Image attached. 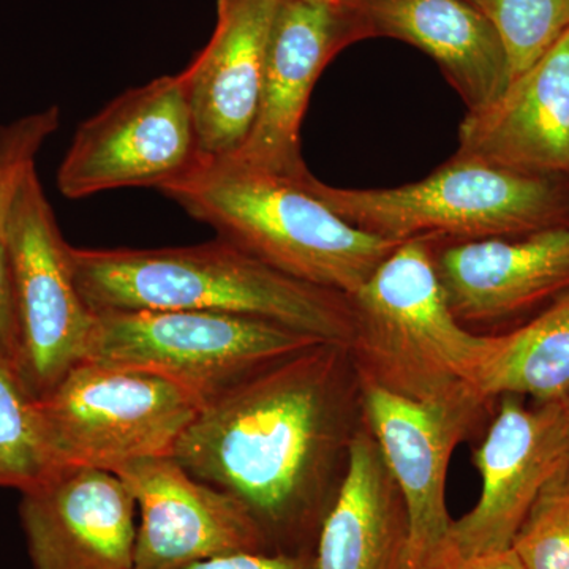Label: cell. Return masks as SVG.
I'll return each mask as SVG.
<instances>
[{"instance_id":"83f0119b","label":"cell","mask_w":569,"mask_h":569,"mask_svg":"<svg viewBox=\"0 0 569 569\" xmlns=\"http://www.w3.org/2000/svg\"><path fill=\"white\" fill-rule=\"evenodd\" d=\"M471 3H475V6L479 7V0H470Z\"/></svg>"},{"instance_id":"7c38bea8","label":"cell","mask_w":569,"mask_h":569,"mask_svg":"<svg viewBox=\"0 0 569 569\" xmlns=\"http://www.w3.org/2000/svg\"><path fill=\"white\" fill-rule=\"evenodd\" d=\"M367 39L365 22L346 0H280L257 118L244 144L233 153L236 159L287 178L305 171L299 137L310 93L339 52Z\"/></svg>"},{"instance_id":"ba28073f","label":"cell","mask_w":569,"mask_h":569,"mask_svg":"<svg viewBox=\"0 0 569 569\" xmlns=\"http://www.w3.org/2000/svg\"><path fill=\"white\" fill-rule=\"evenodd\" d=\"M11 277L17 309L18 370L37 400L86 361L97 313L82 298L70 249L39 173L26 176L11 206Z\"/></svg>"},{"instance_id":"9c48e42d","label":"cell","mask_w":569,"mask_h":569,"mask_svg":"<svg viewBox=\"0 0 569 569\" xmlns=\"http://www.w3.org/2000/svg\"><path fill=\"white\" fill-rule=\"evenodd\" d=\"M200 157L182 73L157 78L108 103L77 133L58 170L70 200L127 187H153L186 173Z\"/></svg>"},{"instance_id":"52a82bcc","label":"cell","mask_w":569,"mask_h":569,"mask_svg":"<svg viewBox=\"0 0 569 569\" xmlns=\"http://www.w3.org/2000/svg\"><path fill=\"white\" fill-rule=\"evenodd\" d=\"M56 466L116 471L171 456L200 400L151 373L81 362L39 400Z\"/></svg>"},{"instance_id":"2e32d148","label":"cell","mask_w":569,"mask_h":569,"mask_svg":"<svg viewBox=\"0 0 569 569\" xmlns=\"http://www.w3.org/2000/svg\"><path fill=\"white\" fill-rule=\"evenodd\" d=\"M280 0H217L211 39L182 70L200 156H233L257 118Z\"/></svg>"},{"instance_id":"5bb4252c","label":"cell","mask_w":569,"mask_h":569,"mask_svg":"<svg viewBox=\"0 0 569 569\" xmlns=\"http://www.w3.org/2000/svg\"><path fill=\"white\" fill-rule=\"evenodd\" d=\"M140 512L134 569H183L236 552H271L241 501L192 477L171 456L116 471Z\"/></svg>"},{"instance_id":"3957f363","label":"cell","mask_w":569,"mask_h":569,"mask_svg":"<svg viewBox=\"0 0 569 569\" xmlns=\"http://www.w3.org/2000/svg\"><path fill=\"white\" fill-rule=\"evenodd\" d=\"M159 190L219 238L272 268L348 296L399 246L351 227L298 179L234 156H200Z\"/></svg>"},{"instance_id":"ffe728a7","label":"cell","mask_w":569,"mask_h":569,"mask_svg":"<svg viewBox=\"0 0 569 569\" xmlns=\"http://www.w3.org/2000/svg\"><path fill=\"white\" fill-rule=\"evenodd\" d=\"M496 336L478 391L530 397L535 402L569 397V293L530 321Z\"/></svg>"},{"instance_id":"4316f807","label":"cell","mask_w":569,"mask_h":569,"mask_svg":"<svg viewBox=\"0 0 569 569\" xmlns=\"http://www.w3.org/2000/svg\"><path fill=\"white\" fill-rule=\"evenodd\" d=\"M302 2H312V3H340L343 0H302Z\"/></svg>"},{"instance_id":"4fadbf2b","label":"cell","mask_w":569,"mask_h":569,"mask_svg":"<svg viewBox=\"0 0 569 569\" xmlns=\"http://www.w3.org/2000/svg\"><path fill=\"white\" fill-rule=\"evenodd\" d=\"M429 242L448 306L478 335L512 331L569 293V224L515 238Z\"/></svg>"},{"instance_id":"7402d4cb","label":"cell","mask_w":569,"mask_h":569,"mask_svg":"<svg viewBox=\"0 0 569 569\" xmlns=\"http://www.w3.org/2000/svg\"><path fill=\"white\" fill-rule=\"evenodd\" d=\"M58 470L39 400L17 362L0 348V488L26 490Z\"/></svg>"},{"instance_id":"30bf717a","label":"cell","mask_w":569,"mask_h":569,"mask_svg":"<svg viewBox=\"0 0 569 569\" xmlns=\"http://www.w3.org/2000/svg\"><path fill=\"white\" fill-rule=\"evenodd\" d=\"M365 419L410 518V569H429L447 550V505L455 449L488 417L492 400L477 391L413 400L362 383Z\"/></svg>"},{"instance_id":"603a6c76","label":"cell","mask_w":569,"mask_h":569,"mask_svg":"<svg viewBox=\"0 0 569 569\" xmlns=\"http://www.w3.org/2000/svg\"><path fill=\"white\" fill-rule=\"evenodd\" d=\"M507 51L511 80L569 31V0H479Z\"/></svg>"},{"instance_id":"484cf974","label":"cell","mask_w":569,"mask_h":569,"mask_svg":"<svg viewBox=\"0 0 569 569\" xmlns=\"http://www.w3.org/2000/svg\"><path fill=\"white\" fill-rule=\"evenodd\" d=\"M429 569H523L518 557L511 549L503 552L486 553V556L460 557L445 550Z\"/></svg>"},{"instance_id":"8992f818","label":"cell","mask_w":569,"mask_h":569,"mask_svg":"<svg viewBox=\"0 0 569 569\" xmlns=\"http://www.w3.org/2000/svg\"><path fill=\"white\" fill-rule=\"evenodd\" d=\"M325 340L276 321L204 310L97 313L84 362L162 377L201 406Z\"/></svg>"},{"instance_id":"e0dca14e","label":"cell","mask_w":569,"mask_h":569,"mask_svg":"<svg viewBox=\"0 0 569 569\" xmlns=\"http://www.w3.org/2000/svg\"><path fill=\"white\" fill-rule=\"evenodd\" d=\"M458 153L515 173L569 179V31L496 103L467 112Z\"/></svg>"},{"instance_id":"6da1fadb","label":"cell","mask_w":569,"mask_h":569,"mask_svg":"<svg viewBox=\"0 0 569 569\" xmlns=\"http://www.w3.org/2000/svg\"><path fill=\"white\" fill-rule=\"evenodd\" d=\"M365 425L348 346L318 342L206 403L171 458L241 501L271 552H313Z\"/></svg>"},{"instance_id":"9a60e30c","label":"cell","mask_w":569,"mask_h":569,"mask_svg":"<svg viewBox=\"0 0 569 569\" xmlns=\"http://www.w3.org/2000/svg\"><path fill=\"white\" fill-rule=\"evenodd\" d=\"M21 496L33 569H134L137 501L118 475L61 467Z\"/></svg>"},{"instance_id":"d6986e66","label":"cell","mask_w":569,"mask_h":569,"mask_svg":"<svg viewBox=\"0 0 569 569\" xmlns=\"http://www.w3.org/2000/svg\"><path fill=\"white\" fill-rule=\"evenodd\" d=\"M316 569H410V518L366 425L313 550Z\"/></svg>"},{"instance_id":"8fae6325","label":"cell","mask_w":569,"mask_h":569,"mask_svg":"<svg viewBox=\"0 0 569 569\" xmlns=\"http://www.w3.org/2000/svg\"><path fill=\"white\" fill-rule=\"evenodd\" d=\"M498 397L485 440L473 455L481 496L452 522L447 550L460 557L511 549L539 493L569 467V397L527 406Z\"/></svg>"},{"instance_id":"d4e9b609","label":"cell","mask_w":569,"mask_h":569,"mask_svg":"<svg viewBox=\"0 0 569 569\" xmlns=\"http://www.w3.org/2000/svg\"><path fill=\"white\" fill-rule=\"evenodd\" d=\"M183 569H316L313 552H236L198 561Z\"/></svg>"},{"instance_id":"cb8c5ba5","label":"cell","mask_w":569,"mask_h":569,"mask_svg":"<svg viewBox=\"0 0 569 569\" xmlns=\"http://www.w3.org/2000/svg\"><path fill=\"white\" fill-rule=\"evenodd\" d=\"M511 550L523 569H569V467L539 493Z\"/></svg>"},{"instance_id":"44dd1931","label":"cell","mask_w":569,"mask_h":569,"mask_svg":"<svg viewBox=\"0 0 569 569\" xmlns=\"http://www.w3.org/2000/svg\"><path fill=\"white\" fill-rule=\"evenodd\" d=\"M61 110L50 107L0 126V348L18 361L17 309L9 244L11 206L26 176L37 168L44 142L58 132ZM18 367V366H17Z\"/></svg>"},{"instance_id":"7a4b0ae2","label":"cell","mask_w":569,"mask_h":569,"mask_svg":"<svg viewBox=\"0 0 569 569\" xmlns=\"http://www.w3.org/2000/svg\"><path fill=\"white\" fill-rule=\"evenodd\" d=\"M74 280L96 313L204 310L276 321L350 346V296L296 279L217 236L162 249H70Z\"/></svg>"},{"instance_id":"ac0fdd59","label":"cell","mask_w":569,"mask_h":569,"mask_svg":"<svg viewBox=\"0 0 569 569\" xmlns=\"http://www.w3.org/2000/svg\"><path fill=\"white\" fill-rule=\"evenodd\" d=\"M369 39L418 48L440 67L467 112L496 103L511 84L507 51L488 14L470 0H346Z\"/></svg>"},{"instance_id":"5b68a950","label":"cell","mask_w":569,"mask_h":569,"mask_svg":"<svg viewBox=\"0 0 569 569\" xmlns=\"http://www.w3.org/2000/svg\"><path fill=\"white\" fill-rule=\"evenodd\" d=\"M296 179L351 227L397 244L515 238L569 224V179L515 173L458 152L422 181L391 189H340L307 168Z\"/></svg>"},{"instance_id":"277c9868","label":"cell","mask_w":569,"mask_h":569,"mask_svg":"<svg viewBox=\"0 0 569 569\" xmlns=\"http://www.w3.org/2000/svg\"><path fill=\"white\" fill-rule=\"evenodd\" d=\"M351 359L361 383L413 400L478 391L496 336L460 325L448 306L430 242H402L359 290Z\"/></svg>"}]
</instances>
